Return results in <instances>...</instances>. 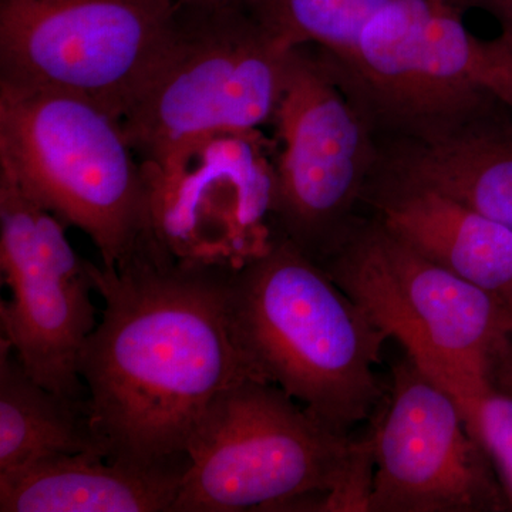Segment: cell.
Returning a JSON list of instances; mask_svg holds the SVG:
<instances>
[{
  "instance_id": "obj_1",
  "label": "cell",
  "mask_w": 512,
  "mask_h": 512,
  "mask_svg": "<svg viewBox=\"0 0 512 512\" xmlns=\"http://www.w3.org/2000/svg\"><path fill=\"white\" fill-rule=\"evenodd\" d=\"M103 316L79 356L104 454L131 463L188 458L221 394L249 375L232 335V272L177 261L148 239L117 268L90 262Z\"/></svg>"
},
{
  "instance_id": "obj_2",
  "label": "cell",
  "mask_w": 512,
  "mask_h": 512,
  "mask_svg": "<svg viewBox=\"0 0 512 512\" xmlns=\"http://www.w3.org/2000/svg\"><path fill=\"white\" fill-rule=\"evenodd\" d=\"M232 335L249 375L274 384L340 433L375 414L389 336L332 276L279 235L229 275Z\"/></svg>"
},
{
  "instance_id": "obj_3",
  "label": "cell",
  "mask_w": 512,
  "mask_h": 512,
  "mask_svg": "<svg viewBox=\"0 0 512 512\" xmlns=\"http://www.w3.org/2000/svg\"><path fill=\"white\" fill-rule=\"evenodd\" d=\"M173 512L366 511L369 436L323 423L274 384L245 377L221 394L188 448Z\"/></svg>"
},
{
  "instance_id": "obj_4",
  "label": "cell",
  "mask_w": 512,
  "mask_h": 512,
  "mask_svg": "<svg viewBox=\"0 0 512 512\" xmlns=\"http://www.w3.org/2000/svg\"><path fill=\"white\" fill-rule=\"evenodd\" d=\"M456 0H389L348 56H323L376 138L413 137L512 111V36L468 30Z\"/></svg>"
},
{
  "instance_id": "obj_5",
  "label": "cell",
  "mask_w": 512,
  "mask_h": 512,
  "mask_svg": "<svg viewBox=\"0 0 512 512\" xmlns=\"http://www.w3.org/2000/svg\"><path fill=\"white\" fill-rule=\"evenodd\" d=\"M0 168L117 268L153 238L140 158L121 121L69 94L0 84Z\"/></svg>"
},
{
  "instance_id": "obj_6",
  "label": "cell",
  "mask_w": 512,
  "mask_h": 512,
  "mask_svg": "<svg viewBox=\"0 0 512 512\" xmlns=\"http://www.w3.org/2000/svg\"><path fill=\"white\" fill-rule=\"evenodd\" d=\"M319 265L456 400L476 437L481 403L491 392V355L505 336L500 303L424 258L376 218L357 220Z\"/></svg>"
},
{
  "instance_id": "obj_7",
  "label": "cell",
  "mask_w": 512,
  "mask_h": 512,
  "mask_svg": "<svg viewBox=\"0 0 512 512\" xmlns=\"http://www.w3.org/2000/svg\"><path fill=\"white\" fill-rule=\"evenodd\" d=\"M293 50L248 8L180 6L163 62L121 120L141 164L210 134L272 126Z\"/></svg>"
},
{
  "instance_id": "obj_8",
  "label": "cell",
  "mask_w": 512,
  "mask_h": 512,
  "mask_svg": "<svg viewBox=\"0 0 512 512\" xmlns=\"http://www.w3.org/2000/svg\"><path fill=\"white\" fill-rule=\"evenodd\" d=\"M175 0H0V84L69 94L123 120L173 42Z\"/></svg>"
},
{
  "instance_id": "obj_9",
  "label": "cell",
  "mask_w": 512,
  "mask_h": 512,
  "mask_svg": "<svg viewBox=\"0 0 512 512\" xmlns=\"http://www.w3.org/2000/svg\"><path fill=\"white\" fill-rule=\"evenodd\" d=\"M272 127L276 228L320 264L359 220L357 205L379 163L375 130L312 46L293 50Z\"/></svg>"
},
{
  "instance_id": "obj_10",
  "label": "cell",
  "mask_w": 512,
  "mask_h": 512,
  "mask_svg": "<svg viewBox=\"0 0 512 512\" xmlns=\"http://www.w3.org/2000/svg\"><path fill=\"white\" fill-rule=\"evenodd\" d=\"M275 138L224 131L143 165L151 234L174 259L235 272L274 245Z\"/></svg>"
},
{
  "instance_id": "obj_11",
  "label": "cell",
  "mask_w": 512,
  "mask_h": 512,
  "mask_svg": "<svg viewBox=\"0 0 512 512\" xmlns=\"http://www.w3.org/2000/svg\"><path fill=\"white\" fill-rule=\"evenodd\" d=\"M66 228L0 168V271L10 291L0 302L2 338L47 389L87 397L79 356L97 326L94 284Z\"/></svg>"
},
{
  "instance_id": "obj_12",
  "label": "cell",
  "mask_w": 512,
  "mask_h": 512,
  "mask_svg": "<svg viewBox=\"0 0 512 512\" xmlns=\"http://www.w3.org/2000/svg\"><path fill=\"white\" fill-rule=\"evenodd\" d=\"M369 439L373 478L367 512H493L510 507L483 444L456 400L409 356Z\"/></svg>"
},
{
  "instance_id": "obj_13",
  "label": "cell",
  "mask_w": 512,
  "mask_h": 512,
  "mask_svg": "<svg viewBox=\"0 0 512 512\" xmlns=\"http://www.w3.org/2000/svg\"><path fill=\"white\" fill-rule=\"evenodd\" d=\"M363 202L390 234L424 258L478 286L500 303L512 299V229L443 192L375 171Z\"/></svg>"
},
{
  "instance_id": "obj_14",
  "label": "cell",
  "mask_w": 512,
  "mask_h": 512,
  "mask_svg": "<svg viewBox=\"0 0 512 512\" xmlns=\"http://www.w3.org/2000/svg\"><path fill=\"white\" fill-rule=\"evenodd\" d=\"M377 144V171L443 192L512 229L511 110Z\"/></svg>"
},
{
  "instance_id": "obj_15",
  "label": "cell",
  "mask_w": 512,
  "mask_h": 512,
  "mask_svg": "<svg viewBox=\"0 0 512 512\" xmlns=\"http://www.w3.org/2000/svg\"><path fill=\"white\" fill-rule=\"evenodd\" d=\"M188 458L131 463L66 454L0 476L2 512H173Z\"/></svg>"
},
{
  "instance_id": "obj_16",
  "label": "cell",
  "mask_w": 512,
  "mask_h": 512,
  "mask_svg": "<svg viewBox=\"0 0 512 512\" xmlns=\"http://www.w3.org/2000/svg\"><path fill=\"white\" fill-rule=\"evenodd\" d=\"M104 454L89 397L52 392L0 338V476L66 454Z\"/></svg>"
},
{
  "instance_id": "obj_17",
  "label": "cell",
  "mask_w": 512,
  "mask_h": 512,
  "mask_svg": "<svg viewBox=\"0 0 512 512\" xmlns=\"http://www.w3.org/2000/svg\"><path fill=\"white\" fill-rule=\"evenodd\" d=\"M389 0H251L248 9L289 49L312 46L348 56Z\"/></svg>"
},
{
  "instance_id": "obj_18",
  "label": "cell",
  "mask_w": 512,
  "mask_h": 512,
  "mask_svg": "<svg viewBox=\"0 0 512 512\" xmlns=\"http://www.w3.org/2000/svg\"><path fill=\"white\" fill-rule=\"evenodd\" d=\"M477 440L493 461L495 471L512 507V397L491 392L484 397L478 414Z\"/></svg>"
},
{
  "instance_id": "obj_19",
  "label": "cell",
  "mask_w": 512,
  "mask_h": 512,
  "mask_svg": "<svg viewBox=\"0 0 512 512\" xmlns=\"http://www.w3.org/2000/svg\"><path fill=\"white\" fill-rule=\"evenodd\" d=\"M488 380H490L491 389L512 397V338L510 336L505 335L491 355Z\"/></svg>"
},
{
  "instance_id": "obj_20",
  "label": "cell",
  "mask_w": 512,
  "mask_h": 512,
  "mask_svg": "<svg viewBox=\"0 0 512 512\" xmlns=\"http://www.w3.org/2000/svg\"><path fill=\"white\" fill-rule=\"evenodd\" d=\"M466 10L481 9L490 13L498 23L501 32L512 36V0H460Z\"/></svg>"
},
{
  "instance_id": "obj_21",
  "label": "cell",
  "mask_w": 512,
  "mask_h": 512,
  "mask_svg": "<svg viewBox=\"0 0 512 512\" xmlns=\"http://www.w3.org/2000/svg\"><path fill=\"white\" fill-rule=\"evenodd\" d=\"M184 8L218 9V8H248L251 0H175Z\"/></svg>"
},
{
  "instance_id": "obj_22",
  "label": "cell",
  "mask_w": 512,
  "mask_h": 512,
  "mask_svg": "<svg viewBox=\"0 0 512 512\" xmlns=\"http://www.w3.org/2000/svg\"><path fill=\"white\" fill-rule=\"evenodd\" d=\"M504 333L512 338V299L503 309Z\"/></svg>"
},
{
  "instance_id": "obj_23",
  "label": "cell",
  "mask_w": 512,
  "mask_h": 512,
  "mask_svg": "<svg viewBox=\"0 0 512 512\" xmlns=\"http://www.w3.org/2000/svg\"><path fill=\"white\" fill-rule=\"evenodd\" d=\"M457 2L460 3V0H457ZM460 5H461V3H460Z\"/></svg>"
}]
</instances>
